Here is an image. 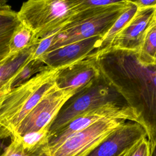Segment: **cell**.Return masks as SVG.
Masks as SVG:
<instances>
[{
    "label": "cell",
    "instance_id": "1",
    "mask_svg": "<svg viewBox=\"0 0 156 156\" xmlns=\"http://www.w3.org/2000/svg\"><path fill=\"white\" fill-rule=\"evenodd\" d=\"M93 54L101 76L124 98L149 138L156 132V62L143 63L135 52L118 49Z\"/></svg>",
    "mask_w": 156,
    "mask_h": 156
},
{
    "label": "cell",
    "instance_id": "2",
    "mask_svg": "<svg viewBox=\"0 0 156 156\" xmlns=\"http://www.w3.org/2000/svg\"><path fill=\"white\" fill-rule=\"evenodd\" d=\"M129 2L114 4L88 9L76 13L62 29L40 40L32 59L59 47L93 37H102L118 17L127 9Z\"/></svg>",
    "mask_w": 156,
    "mask_h": 156
},
{
    "label": "cell",
    "instance_id": "3",
    "mask_svg": "<svg viewBox=\"0 0 156 156\" xmlns=\"http://www.w3.org/2000/svg\"><path fill=\"white\" fill-rule=\"evenodd\" d=\"M57 69L43 71L11 89L0 104V128L12 136L21 121L55 86Z\"/></svg>",
    "mask_w": 156,
    "mask_h": 156
},
{
    "label": "cell",
    "instance_id": "4",
    "mask_svg": "<svg viewBox=\"0 0 156 156\" xmlns=\"http://www.w3.org/2000/svg\"><path fill=\"white\" fill-rule=\"evenodd\" d=\"M109 104L129 105L121 94L100 75L65 102L49 126V138L79 115Z\"/></svg>",
    "mask_w": 156,
    "mask_h": 156
},
{
    "label": "cell",
    "instance_id": "5",
    "mask_svg": "<svg viewBox=\"0 0 156 156\" xmlns=\"http://www.w3.org/2000/svg\"><path fill=\"white\" fill-rule=\"evenodd\" d=\"M75 14L67 0H27L18 12L20 21L35 32L38 40L60 30Z\"/></svg>",
    "mask_w": 156,
    "mask_h": 156
},
{
    "label": "cell",
    "instance_id": "6",
    "mask_svg": "<svg viewBox=\"0 0 156 156\" xmlns=\"http://www.w3.org/2000/svg\"><path fill=\"white\" fill-rule=\"evenodd\" d=\"M123 119H104L68 136L49 156H87L110 134L124 124Z\"/></svg>",
    "mask_w": 156,
    "mask_h": 156
},
{
    "label": "cell",
    "instance_id": "7",
    "mask_svg": "<svg viewBox=\"0 0 156 156\" xmlns=\"http://www.w3.org/2000/svg\"><path fill=\"white\" fill-rule=\"evenodd\" d=\"M74 94L72 91L59 89L55 85L21 121L12 138L49 127L62 107Z\"/></svg>",
    "mask_w": 156,
    "mask_h": 156
},
{
    "label": "cell",
    "instance_id": "8",
    "mask_svg": "<svg viewBox=\"0 0 156 156\" xmlns=\"http://www.w3.org/2000/svg\"><path fill=\"white\" fill-rule=\"evenodd\" d=\"M146 136L147 132L143 126L135 121H127L87 156H120Z\"/></svg>",
    "mask_w": 156,
    "mask_h": 156
},
{
    "label": "cell",
    "instance_id": "9",
    "mask_svg": "<svg viewBox=\"0 0 156 156\" xmlns=\"http://www.w3.org/2000/svg\"><path fill=\"white\" fill-rule=\"evenodd\" d=\"M96 58L93 53L85 59L58 69L55 76L56 87L75 93L100 76Z\"/></svg>",
    "mask_w": 156,
    "mask_h": 156
},
{
    "label": "cell",
    "instance_id": "10",
    "mask_svg": "<svg viewBox=\"0 0 156 156\" xmlns=\"http://www.w3.org/2000/svg\"><path fill=\"white\" fill-rule=\"evenodd\" d=\"M155 12L156 7L137 9L130 20L115 37L110 49L138 52L141 46L146 30Z\"/></svg>",
    "mask_w": 156,
    "mask_h": 156
},
{
    "label": "cell",
    "instance_id": "11",
    "mask_svg": "<svg viewBox=\"0 0 156 156\" xmlns=\"http://www.w3.org/2000/svg\"><path fill=\"white\" fill-rule=\"evenodd\" d=\"M101 37H93L76 41L51 51L40 57L44 64L55 69L82 60L98 48Z\"/></svg>",
    "mask_w": 156,
    "mask_h": 156
},
{
    "label": "cell",
    "instance_id": "12",
    "mask_svg": "<svg viewBox=\"0 0 156 156\" xmlns=\"http://www.w3.org/2000/svg\"><path fill=\"white\" fill-rule=\"evenodd\" d=\"M21 23L18 12L9 5L0 7V62L10 55V40Z\"/></svg>",
    "mask_w": 156,
    "mask_h": 156
},
{
    "label": "cell",
    "instance_id": "13",
    "mask_svg": "<svg viewBox=\"0 0 156 156\" xmlns=\"http://www.w3.org/2000/svg\"><path fill=\"white\" fill-rule=\"evenodd\" d=\"M38 43L20 52L10 54L0 62V87L10 80L32 58Z\"/></svg>",
    "mask_w": 156,
    "mask_h": 156
},
{
    "label": "cell",
    "instance_id": "14",
    "mask_svg": "<svg viewBox=\"0 0 156 156\" xmlns=\"http://www.w3.org/2000/svg\"><path fill=\"white\" fill-rule=\"evenodd\" d=\"M136 10L137 7L134 4L129 2L127 9L118 17L107 32L101 38L98 48L93 52L94 54H101L110 48L115 37L130 20Z\"/></svg>",
    "mask_w": 156,
    "mask_h": 156
},
{
    "label": "cell",
    "instance_id": "15",
    "mask_svg": "<svg viewBox=\"0 0 156 156\" xmlns=\"http://www.w3.org/2000/svg\"><path fill=\"white\" fill-rule=\"evenodd\" d=\"M135 52L138 58L143 63L156 62V12L146 30L140 49Z\"/></svg>",
    "mask_w": 156,
    "mask_h": 156
},
{
    "label": "cell",
    "instance_id": "16",
    "mask_svg": "<svg viewBox=\"0 0 156 156\" xmlns=\"http://www.w3.org/2000/svg\"><path fill=\"white\" fill-rule=\"evenodd\" d=\"M39 41L35 32L30 27L21 23L13 32L10 40V54L20 52Z\"/></svg>",
    "mask_w": 156,
    "mask_h": 156
},
{
    "label": "cell",
    "instance_id": "17",
    "mask_svg": "<svg viewBox=\"0 0 156 156\" xmlns=\"http://www.w3.org/2000/svg\"><path fill=\"white\" fill-rule=\"evenodd\" d=\"M48 68L49 67L47 66L40 58L30 59L12 78L10 83L11 89L18 87L27 82L37 74Z\"/></svg>",
    "mask_w": 156,
    "mask_h": 156
},
{
    "label": "cell",
    "instance_id": "18",
    "mask_svg": "<svg viewBox=\"0 0 156 156\" xmlns=\"http://www.w3.org/2000/svg\"><path fill=\"white\" fill-rule=\"evenodd\" d=\"M49 129L47 127L38 131L26 133L19 138L23 148L29 152H34L48 144Z\"/></svg>",
    "mask_w": 156,
    "mask_h": 156
},
{
    "label": "cell",
    "instance_id": "19",
    "mask_svg": "<svg viewBox=\"0 0 156 156\" xmlns=\"http://www.w3.org/2000/svg\"><path fill=\"white\" fill-rule=\"evenodd\" d=\"M47 146H44L36 152H29L23 148L19 138H12L11 143L0 156H48Z\"/></svg>",
    "mask_w": 156,
    "mask_h": 156
},
{
    "label": "cell",
    "instance_id": "20",
    "mask_svg": "<svg viewBox=\"0 0 156 156\" xmlns=\"http://www.w3.org/2000/svg\"><path fill=\"white\" fill-rule=\"evenodd\" d=\"M73 12L77 13L80 12L104 7L114 4L126 3V0H67Z\"/></svg>",
    "mask_w": 156,
    "mask_h": 156
},
{
    "label": "cell",
    "instance_id": "21",
    "mask_svg": "<svg viewBox=\"0 0 156 156\" xmlns=\"http://www.w3.org/2000/svg\"><path fill=\"white\" fill-rule=\"evenodd\" d=\"M129 156H150V144L147 136L139 142Z\"/></svg>",
    "mask_w": 156,
    "mask_h": 156
},
{
    "label": "cell",
    "instance_id": "22",
    "mask_svg": "<svg viewBox=\"0 0 156 156\" xmlns=\"http://www.w3.org/2000/svg\"><path fill=\"white\" fill-rule=\"evenodd\" d=\"M127 2L134 4L137 9L155 8L156 7V0H126Z\"/></svg>",
    "mask_w": 156,
    "mask_h": 156
},
{
    "label": "cell",
    "instance_id": "23",
    "mask_svg": "<svg viewBox=\"0 0 156 156\" xmlns=\"http://www.w3.org/2000/svg\"><path fill=\"white\" fill-rule=\"evenodd\" d=\"M11 80L12 79L9 80L7 82H6L5 83H4V85L0 87V104L1 103L5 96L11 90V88H10Z\"/></svg>",
    "mask_w": 156,
    "mask_h": 156
},
{
    "label": "cell",
    "instance_id": "24",
    "mask_svg": "<svg viewBox=\"0 0 156 156\" xmlns=\"http://www.w3.org/2000/svg\"><path fill=\"white\" fill-rule=\"evenodd\" d=\"M148 140L150 144V156H156V132Z\"/></svg>",
    "mask_w": 156,
    "mask_h": 156
},
{
    "label": "cell",
    "instance_id": "25",
    "mask_svg": "<svg viewBox=\"0 0 156 156\" xmlns=\"http://www.w3.org/2000/svg\"><path fill=\"white\" fill-rule=\"evenodd\" d=\"M135 146H134L133 147H132V148H131L130 149H129V150H128L127 151H126V152H124V154H122L121 155H120V156H129L130 155V154H131V152H132V151L133 150V149L135 147Z\"/></svg>",
    "mask_w": 156,
    "mask_h": 156
},
{
    "label": "cell",
    "instance_id": "26",
    "mask_svg": "<svg viewBox=\"0 0 156 156\" xmlns=\"http://www.w3.org/2000/svg\"><path fill=\"white\" fill-rule=\"evenodd\" d=\"M7 0H0V7H4V6H6L7 5H8L7 4Z\"/></svg>",
    "mask_w": 156,
    "mask_h": 156
}]
</instances>
